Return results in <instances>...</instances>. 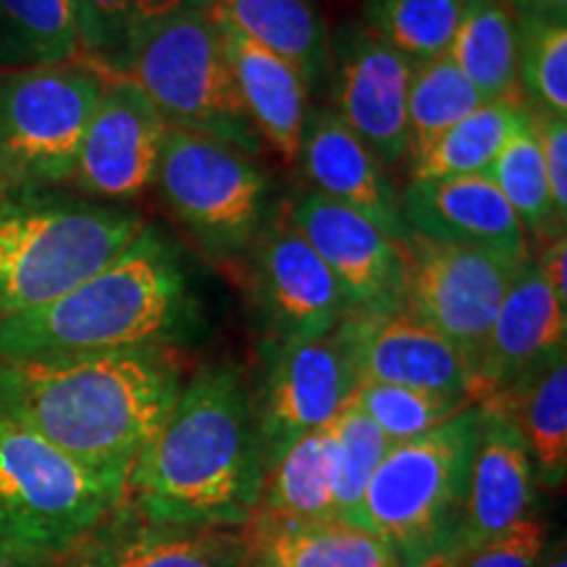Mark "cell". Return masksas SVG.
I'll use <instances>...</instances> for the list:
<instances>
[{
	"label": "cell",
	"mask_w": 567,
	"mask_h": 567,
	"mask_svg": "<svg viewBox=\"0 0 567 567\" xmlns=\"http://www.w3.org/2000/svg\"><path fill=\"white\" fill-rule=\"evenodd\" d=\"M182 389L168 344L59 360H0V415L126 488Z\"/></svg>",
	"instance_id": "obj_1"
},
{
	"label": "cell",
	"mask_w": 567,
	"mask_h": 567,
	"mask_svg": "<svg viewBox=\"0 0 567 567\" xmlns=\"http://www.w3.org/2000/svg\"><path fill=\"white\" fill-rule=\"evenodd\" d=\"M252 396L231 365L197 371L126 478L122 505L142 520L243 528L264 488Z\"/></svg>",
	"instance_id": "obj_2"
},
{
	"label": "cell",
	"mask_w": 567,
	"mask_h": 567,
	"mask_svg": "<svg viewBox=\"0 0 567 567\" xmlns=\"http://www.w3.org/2000/svg\"><path fill=\"white\" fill-rule=\"evenodd\" d=\"M195 302L187 268L155 226L109 266L32 313L0 321V360H59L168 344Z\"/></svg>",
	"instance_id": "obj_3"
},
{
	"label": "cell",
	"mask_w": 567,
	"mask_h": 567,
	"mask_svg": "<svg viewBox=\"0 0 567 567\" xmlns=\"http://www.w3.org/2000/svg\"><path fill=\"white\" fill-rule=\"evenodd\" d=\"M145 229L122 205L27 189L0 193V321L59 300L109 266Z\"/></svg>",
	"instance_id": "obj_4"
},
{
	"label": "cell",
	"mask_w": 567,
	"mask_h": 567,
	"mask_svg": "<svg viewBox=\"0 0 567 567\" xmlns=\"http://www.w3.org/2000/svg\"><path fill=\"white\" fill-rule=\"evenodd\" d=\"M478 429L473 402L429 434L392 444L375 467L358 526L384 538L405 567L434 563L455 538Z\"/></svg>",
	"instance_id": "obj_5"
},
{
	"label": "cell",
	"mask_w": 567,
	"mask_h": 567,
	"mask_svg": "<svg viewBox=\"0 0 567 567\" xmlns=\"http://www.w3.org/2000/svg\"><path fill=\"white\" fill-rule=\"evenodd\" d=\"M118 80H130L166 126L208 134L247 155L260 153V134L239 97L210 6L184 11L145 34Z\"/></svg>",
	"instance_id": "obj_6"
},
{
	"label": "cell",
	"mask_w": 567,
	"mask_h": 567,
	"mask_svg": "<svg viewBox=\"0 0 567 567\" xmlns=\"http://www.w3.org/2000/svg\"><path fill=\"white\" fill-rule=\"evenodd\" d=\"M124 488L76 463L32 429L0 415V538L74 555L116 513Z\"/></svg>",
	"instance_id": "obj_7"
},
{
	"label": "cell",
	"mask_w": 567,
	"mask_h": 567,
	"mask_svg": "<svg viewBox=\"0 0 567 567\" xmlns=\"http://www.w3.org/2000/svg\"><path fill=\"white\" fill-rule=\"evenodd\" d=\"M105 76L84 63L0 74V189L71 182Z\"/></svg>",
	"instance_id": "obj_8"
},
{
	"label": "cell",
	"mask_w": 567,
	"mask_h": 567,
	"mask_svg": "<svg viewBox=\"0 0 567 567\" xmlns=\"http://www.w3.org/2000/svg\"><path fill=\"white\" fill-rule=\"evenodd\" d=\"M155 184L176 221L213 260L250 250L266 226L271 179L229 142L168 126Z\"/></svg>",
	"instance_id": "obj_9"
},
{
	"label": "cell",
	"mask_w": 567,
	"mask_h": 567,
	"mask_svg": "<svg viewBox=\"0 0 567 567\" xmlns=\"http://www.w3.org/2000/svg\"><path fill=\"white\" fill-rule=\"evenodd\" d=\"M400 247L405 260L402 305L455 347L473 381L502 297L530 255L513 258L478 247L431 243L417 234H408Z\"/></svg>",
	"instance_id": "obj_10"
},
{
	"label": "cell",
	"mask_w": 567,
	"mask_h": 567,
	"mask_svg": "<svg viewBox=\"0 0 567 567\" xmlns=\"http://www.w3.org/2000/svg\"><path fill=\"white\" fill-rule=\"evenodd\" d=\"M354 386L358 373L337 329L313 342L274 344L264 386L252 400L266 476L302 436L323 429L342 410Z\"/></svg>",
	"instance_id": "obj_11"
},
{
	"label": "cell",
	"mask_w": 567,
	"mask_h": 567,
	"mask_svg": "<svg viewBox=\"0 0 567 567\" xmlns=\"http://www.w3.org/2000/svg\"><path fill=\"white\" fill-rule=\"evenodd\" d=\"M252 295L274 344L313 342L347 313L334 276L281 213L252 243Z\"/></svg>",
	"instance_id": "obj_12"
},
{
	"label": "cell",
	"mask_w": 567,
	"mask_h": 567,
	"mask_svg": "<svg viewBox=\"0 0 567 567\" xmlns=\"http://www.w3.org/2000/svg\"><path fill=\"white\" fill-rule=\"evenodd\" d=\"M284 213L334 276L347 313L402 308L405 260L400 243L316 189L295 195Z\"/></svg>",
	"instance_id": "obj_13"
},
{
	"label": "cell",
	"mask_w": 567,
	"mask_h": 567,
	"mask_svg": "<svg viewBox=\"0 0 567 567\" xmlns=\"http://www.w3.org/2000/svg\"><path fill=\"white\" fill-rule=\"evenodd\" d=\"M166 130L130 80H105L71 184L92 200H134L155 184Z\"/></svg>",
	"instance_id": "obj_14"
},
{
	"label": "cell",
	"mask_w": 567,
	"mask_h": 567,
	"mask_svg": "<svg viewBox=\"0 0 567 567\" xmlns=\"http://www.w3.org/2000/svg\"><path fill=\"white\" fill-rule=\"evenodd\" d=\"M410 74L413 63L371 27H350L337 42L334 113L384 166L410 155Z\"/></svg>",
	"instance_id": "obj_15"
},
{
	"label": "cell",
	"mask_w": 567,
	"mask_h": 567,
	"mask_svg": "<svg viewBox=\"0 0 567 567\" xmlns=\"http://www.w3.org/2000/svg\"><path fill=\"white\" fill-rule=\"evenodd\" d=\"M350 352L354 373L371 384L425 389V392L471 396L465 360L442 334L402 308L352 310L337 323Z\"/></svg>",
	"instance_id": "obj_16"
},
{
	"label": "cell",
	"mask_w": 567,
	"mask_h": 567,
	"mask_svg": "<svg viewBox=\"0 0 567 567\" xmlns=\"http://www.w3.org/2000/svg\"><path fill=\"white\" fill-rule=\"evenodd\" d=\"M567 308L551 295L528 258L509 281L471 381L473 402H484L517 379L565 354Z\"/></svg>",
	"instance_id": "obj_17"
},
{
	"label": "cell",
	"mask_w": 567,
	"mask_h": 567,
	"mask_svg": "<svg viewBox=\"0 0 567 567\" xmlns=\"http://www.w3.org/2000/svg\"><path fill=\"white\" fill-rule=\"evenodd\" d=\"M408 234L444 245H465L528 258V234L486 174L410 179L400 195Z\"/></svg>",
	"instance_id": "obj_18"
},
{
	"label": "cell",
	"mask_w": 567,
	"mask_h": 567,
	"mask_svg": "<svg viewBox=\"0 0 567 567\" xmlns=\"http://www.w3.org/2000/svg\"><path fill=\"white\" fill-rule=\"evenodd\" d=\"M534 463L517 431L494 410L481 405V429L473 452L463 517L455 538L434 563H450L534 513ZM429 563V565H434Z\"/></svg>",
	"instance_id": "obj_19"
},
{
	"label": "cell",
	"mask_w": 567,
	"mask_h": 567,
	"mask_svg": "<svg viewBox=\"0 0 567 567\" xmlns=\"http://www.w3.org/2000/svg\"><path fill=\"white\" fill-rule=\"evenodd\" d=\"M297 163L308 176L310 189L368 218L394 243L408 237L400 193L389 179L386 166L358 134L339 122L334 111L308 113Z\"/></svg>",
	"instance_id": "obj_20"
},
{
	"label": "cell",
	"mask_w": 567,
	"mask_h": 567,
	"mask_svg": "<svg viewBox=\"0 0 567 567\" xmlns=\"http://www.w3.org/2000/svg\"><path fill=\"white\" fill-rule=\"evenodd\" d=\"M71 559L74 567H250L243 528L151 523L124 505Z\"/></svg>",
	"instance_id": "obj_21"
},
{
	"label": "cell",
	"mask_w": 567,
	"mask_h": 567,
	"mask_svg": "<svg viewBox=\"0 0 567 567\" xmlns=\"http://www.w3.org/2000/svg\"><path fill=\"white\" fill-rule=\"evenodd\" d=\"M218 21V19H216ZM224 32L226 59H229L239 97L250 116L255 132L266 140L287 163H297L302 130L308 122V84L292 63L255 45L229 27Z\"/></svg>",
	"instance_id": "obj_22"
},
{
	"label": "cell",
	"mask_w": 567,
	"mask_h": 567,
	"mask_svg": "<svg viewBox=\"0 0 567 567\" xmlns=\"http://www.w3.org/2000/svg\"><path fill=\"white\" fill-rule=\"evenodd\" d=\"M499 413L526 444L538 484L557 488L567 476V352L478 402Z\"/></svg>",
	"instance_id": "obj_23"
},
{
	"label": "cell",
	"mask_w": 567,
	"mask_h": 567,
	"mask_svg": "<svg viewBox=\"0 0 567 567\" xmlns=\"http://www.w3.org/2000/svg\"><path fill=\"white\" fill-rule=\"evenodd\" d=\"M250 567H405L384 538L344 520L243 528Z\"/></svg>",
	"instance_id": "obj_24"
},
{
	"label": "cell",
	"mask_w": 567,
	"mask_h": 567,
	"mask_svg": "<svg viewBox=\"0 0 567 567\" xmlns=\"http://www.w3.org/2000/svg\"><path fill=\"white\" fill-rule=\"evenodd\" d=\"M213 17L316 84L329 66V32L310 0H210Z\"/></svg>",
	"instance_id": "obj_25"
},
{
	"label": "cell",
	"mask_w": 567,
	"mask_h": 567,
	"mask_svg": "<svg viewBox=\"0 0 567 567\" xmlns=\"http://www.w3.org/2000/svg\"><path fill=\"white\" fill-rule=\"evenodd\" d=\"M313 520H339L334 505V455H331L329 423L313 434L302 436L271 467L245 526L268 528L284 526V523Z\"/></svg>",
	"instance_id": "obj_26"
},
{
	"label": "cell",
	"mask_w": 567,
	"mask_h": 567,
	"mask_svg": "<svg viewBox=\"0 0 567 567\" xmlns=\"http://www.w3.org/2000/svg\"><path fill=\"white\" fill-rule=\"evenodd\" d=\"M517 17L507 0H463L450 59L488 101H523L517 76Z\"/></svg>",
	"instance_id": "obj_27"
},
{
	"label": "cell",
	"mask_w": 567,
	"mask_h": 567,
	"mask_svg": "<svg viewBox=\"0 0 567 567\" xmlns=\"http://www.w3.org/2000/svg\"><path fill=\"white\" fill-rule=\"evenodd\" d=\"M205 6L210 0H71L84 66L118 80L145 34L163 21Z\"/></svg>",
	"instance_id": "obj_28"
},
{
	"label": "cell",
	"mask_w": 567,
	"mask_h": 567,
	"mask_svg": "<svg viewBox=\"0 0 567 567\" xmlns=\"http://www.w3.org/2000/svg\"><path fill=\"white\" fill-rule=\"evenodd\" d=\"M486 176L509 203V208L517 213L528 239L549 243L565 234V224L557 218L549 195L542 142H538L534 111L528 109V103L520 105L513 132L488 166Z\"/></svg>",
	"instance_id": "obj_29"
},
{
	"label": "cell",
	"mask_w": 567,
	"mask_h": 567,
	"mask_svg": "<svg viewBox=\"0 0 567 567\" xmlns=\"http://www.w3.org/2000/svg\"><path fill=\"white\" fill-rule=\"evenodd\" d=\"M76 55L71 0H0V74L61 66Z\"/></svg>",
	"instance_id": "obj_30"
},
{
	"label": "cell",
	"mask_w": 567,
	"mask_h": 567,
	"mask_svg": "<svg viewBox=\"0 0 567 567\" xmlns=\"http://www.w3.org/2000/svg\"><path fill=\"white\" fill-rule=\"evenodd\" d=\"M526 101H488L446 130L429 151L413 161V179L486 174L513 132Z\"/></svg>",
	"instance_id": "obj_31"
},
{
	"label": "cell",
	"mask_w": 567,
	"mask_h": 567,
	"mask_svg": "<svg viewBox=\"0 0 567 567\" xmlns=\"http://www.w3.org/2000/svg\"><path fill=\"white\" fill-rule=\"evenodd\" d=\"M484 97L465 80L450 53L413 66L408 87V145L410 161L429 151L446 130L463 122Z\"/></svg>",
	"instance_id": "obj_32"
},
{
	"label": "cell",
	"mask_w": 567,
	"mask_h": 567,
	"mask_svg": "<svg viewBox=\"0 0 567 567\" xmlns=\"http://www.w3.org/2000/svg\"><path fill=\"white\" fill-rule=\"evenodd\" d=\"M460 13L463 0H371L368 27L417 66L450 53Z\"/></svg>",
	"instance_id": "obj_33"
},
{
	"label": "cell",
	"mask_w": 567,
	"mask_h": 567,
	"mask_svg": "<svg viewBox=\"0 0 567 567\" xmlns=\"http://www.w3.org/2000/svg\"><path fill=\"white\" fill-rule=\"evenodd\" d=\"M329 436L331 455H334L337 517L358 526L365 488L371 484L375 467L381 465V460L392 450V442L350 400L329 421Z\"/></svg>",
	"instance_id": "obj_34"
},
{
	"label": "cell",
	"mask_w": 567,
	"mask_h": 567,
	"mask_svg": "<svg viewBox=\"0 0 567 567\" xmlns=\"http://www.w3.org/2000/svg\"><path fill=\"white\" fill-rule=\"evenodd\" d=\"M350 402L360 413H365V417H371V423L392 444L429 434V431L439 429L450 417H455L460 410L473 405L471 396L463 394L371 384V381H360L352 389Z\"/></svg>",
	"instance_id": "obj_35"
},
{
	"label": "cell",
	"mask_w": 567,
	"mask_h": 567,
	"mask_svg": "<svg viewBox=\"0 0 567 567\" xmlns=\"http://www.w3.org/2000/svg\"><path fill=\"white\" fill-rule=\"evenodd\" d=\"M520 95L536 113L567 118V21L517 19Z\"/></svg>",
	"instance_id": "obj_36"
},
{
	"label": "cell",
	"mask_w": 567,
	"mask_h": 567,
	"mask_svg": "<svg viewBox=\"0 0 567 567\" xmlns=\"http://www.w3.org/2000/svg\"><path fill=\"white\" fill-rule=\"evenodd\" d=\"M549 547V526L536 509L513 528L502 530L499 536L488 538L478 547L467 549L465 555L450 563H434L425 567H538L544 551Z\"/></svg>",
	"instance_id": "obj_37"
},
{
	"label": "cell",
	"mask_w": 567,
	"mask_h": 567,
	"mask_svg": "<svg viewBox=\"0 0 567 567\" xmlns=\"http://www.w3.org/2000/svg\"><path fill=\"white\" fill-rule=\"evenodd\" d=\"M534 122L542 142L544 168H547L549 195L555 203V213L559 221H567V118L549 116V113H536Z\"/></svg>",
	"instance_id": "obj_38"
},
{
	"label": "cell",
	"mask_w": 567,
	"mask_h": 567,
	"mask_svg": "<svg viewBox=\"0 0 567 567\" xmlns=\"http://www.w3.org/2000/svg\"><path fill=\"white\" fill-rule=\"evenodd\" d=\"M536 266L538 271H542L544 281H547V287L551 289V295L557 297L559 302L567 308V239L565 234H559V237L549 239V243H544L542 252H538Z\"/></svg>",
	"instance_id": "obj_39"
},
{
	"label": "cell",
	"mask_w": 567,
	"mask_h": 567,
	"mask_svg": "<svg viewBox=\"0 0 567 567\" xmlns=\"http://www.w3.org/2000/svg\"><path fill=\"white\" fill-rule=\"evenodd\" d=\"M0 567H74V559H71V555L63 557L51 555V551L19 547V544L0 538Z\"/></svg>",
	"instance_id": "obj_40"
},
{
	"label": "cell",
	"mask_w": 567,
	"mask_h": 567,
	"mask_svg": "<svg viewBox=\"0 0 567 567\" xmlns=\"http://www.w3.org/2000/svg\"><path fill=\"white\" fill-rule=\"evenodd\" d=\"M517 19L567 21V0H507Z\"/></svg>",
	"instance_id": "obj_41"
},
{
	"label": "cell",
	"mask_w": 567,
	"mask_h": 567,
	"mask_svg": "<svg viewBox=\"0 0 567 567\" xmlns=\"http://www.w3.org/2000/svg\"><path fill=\"white\" fill-rule=\"evenodd\" d=\"M538 567H567V557H565V544H549L547 551H544L542 565Z\"/></svg>",
	"instance_id": "obj_42"
},
{
	"label": "cell",
	"mask_w": 567,
	"mask_h": 567,
	"mask_svg": "<svg viewBox=\"0 0 567 567\" xmlns=\"http://www.w3.org/2000/svg\"><path fill=\"white\" fill-rule=\"evenodd\" d=\"M0 193H3V189H0Z\"/></svg>",
	"instance_id": "obj_43"
}]
</instances>
